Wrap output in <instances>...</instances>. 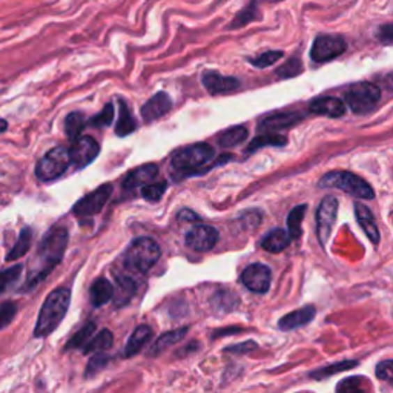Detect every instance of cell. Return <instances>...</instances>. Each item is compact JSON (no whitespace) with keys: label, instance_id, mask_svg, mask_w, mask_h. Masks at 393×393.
I'll list each match as a JSON object with an SVG mask.
<instances>
[{"label":"cell","instance_id":"obj_1","mask_svg":"<svg viewBox=\"0 0 393 393\" xmlns=\"http://www.w3.org/2000/svg\"><path fill=\"white\" fill-rule=\"evenodd\" d=\"M66 245L68 229L65 226H54L47 232V236L40 241L39 249H37L31 266H29L26 286L24 289H31L51 274V270L62 261Z\"/></svg>","mask_w":393,"mask_h":393},{"label":"cell","instance_id":"obj_2","mask_svg":"<svg viewBox=\"0 0 393 393\" xmlns=\"http://www.w3.org/2000/svg\"><path fill=\"white\" fill-rule=\"evenodd\" d=\"M71 303V292L66 287H57L52 291L45 303L42 305L39 318H37L34 328L36 338H45L54 332L59 324L62 323Z\"/></svg>","mask_w":393,"mask_h":393},{"label":"cell","instance_id":"obj_3","mask_svg":"<svg viewBox=\"0 0 393 393\" xmlns=\"http://www.w3.org/2000/svg\"><path fill=\"white\" fill-rule=\"evenodd\" d=\"M160 259V247L153 238H135L123 254V263L130 270L148 272Z\"/></svg>","mask_w":393,"mask_h":393},{"label":"cell","instance_id":"obj_4","mask_svg":"<svg viewBox=\"0 0 393 393\" xmlns=\"http://www.w3.org/2000/svg\"><path fill=\"white\" fill-rule=\"evenodd\" d=\"M320 187H334L339 189L346 194H350L357 199L362 200H372L375 196V191L372 189L366 180L355 176L352 172L344 171H334L329 172L326 176H323L318 181Z\"/></svg>","mask_w":393,"mask_h":393},{"label":"cell","instance_id":"obj_5","mask_svg":"<svg viewBox=\"0 0 393 393\" xmlns=\"http://www.w3.org/2000/svg\"><path fill=\"white\" fill-rule=\"evenodd\" d=\"M381 98V89L370 82L355 83L344 93L346 105L355 114H366L372 111Z\"/></svg>","mask_w":393,"mask_h":393},{"label":"cell","instance_id":"obj_6","mask_svg":"<svg viewBox=\"0 0 393 393\" xmlns=\"http://www.w3.org/2000/svg\"><path fill=\"white\" fill-rule=\"evenodd\" d=\"M214 154V148L208 143H196L177 151L172 155L171 164L177 171H195L213 162Z\"/></svg>","mask_w":393,"mask_h":393},{"label":"cell","instance_id":"obj_7","mask_svg":"<svg viewBox=\"0 0 393 393\" xmlns=\"http://www.w3.org/2000/svg\"><path fill=\"white\" fill-rule=\"evenodd\" d=\"M72 164L70 149L57 146L45 154L36 166V176L40 181H52L59 178Z\"/></svg>","mask_w":393,"mask_h":393},{"label":"cell","instance_id":"obj_8","mask_svg":"<svg viewBox=\"0 0 393 393\" xmlns=\"http://www.w3.org/2000/svg\"><path fill=\"white\" fill-rule=\"evenodd\" d=\"M346 49L347 43L341 36L321 34L312 45L311 59L316 63H326L341 56Z\"/></svg>","mask_w":393,"mask_h":393},{"label":"cell","instance_id":"obj_9","mask_svg":"<svg viewBox=\"0 0 393 393\" xmlns=\"http://www.w3.org/2000/svg\"><path fill=\"white\" fill-rule=\"evenodd\" d=\"M338 214V200L335 196H326L316 210V236L321 246H326L329 237L334 229V224Z\"/></svg>","mask_w":393,"mask_h":393},{"label":"cell","instance_id":"obj_10","mask_svg":"<svg viewBox=\"0 0 393 393\" xmlns=\"http://www.w3.org/2000/svg\"><path fill=\"white\" fill-rule=\"evenodd\" d=\"M111 192H112L111 185L108 183L102 185L100 187L95 189V191L85 195L83 199L75 203L72 208V214L77 217H93L98 214L103 209V206L107 205Z\"/></svg>","mask_w":393,"mask_h":393},{"label":"cell","instance_id":"obj_11","mask_svg":"<svg viewBox=\"0 0 393 393\" xmlns=\"http://www.w3.org/2000/svg\"><path fill=\"white\" fill-rule=\"evenodd\" d=\"M98 153H100L98 143L93 137H89V135H82V137L72 141V146L70 149L72 166L77 171L86 168L88 164L94 162Z\"/></svg>","mask_w":393,"mask_h":393},{"label":"cell","instance_id":"obj_12","mask_svg":"<svg viewBox=\"0 0 393 393\" xmlns=\"http://www.w3.org/2000/svg\"><path fill=\"white\" fill-rule=\"evenodd\" d=\"M272 272L263 263H254L243 270L241 274V283H243L249 291L255 293H266L270 287Z\"/></svg>","mask_w":393,"mask_h":393},{"label":"cell","instance_id":"obj_13","mask_svg":"<svg viewBox=\"0 0 393 393\" xmlns=\"http://www.w3.org/2000/svg\"><path fill=\"white\" fill-rule=\"evenodd\" d=\"M186 245L196 252H208L218 241V231L213 226L195 224L186 233Z\"/></svg>","mask_w":393,"mask_h":393},{"label":"cell","instance_id":"obj_14","mask_svg":"<svg viewBox=\"0 0 393 393\" xmlns=\"http://www.w3.org/2000/svg\"><path fill=\"white\" fill-rule=\"evenodd\" d=\"M171 108H172L171 97L162 91V93H157L155 95L151 97L145 105H143L141 117L148 123L154 122V120L168 114Z\"/></svg>","mask_w":393,"mask_h":393},{"label":"cell","instance_id":"obj_15","mask_svg":"<svg viewBox=\"0 0 393 393\" xmlns=\"http://www.w3.org/2000/svg\"><path fill=\"white\" fill-rule=\"evenodd\" d=\"M201 82L210 94H224L240 88V80L236 77H226L217 71H205L201 75Z\"/></svg>","mask_w":393,"mask_h":393},{"label":"cell","instance_id":"obj_16","mask_svg":"<svg viewBox=\"0 0 393 393\" xmlns=\"http://www.w3.org/2000/svg\"><path fill=\"white\" fill-rule=\"evenodd\" d=\"M305 114H298V112H278V114H272L266 118L261 120L259 126L260 132H275L286 130L297 125L300 120H303Z\"/></svg>","mask_w":393,"mask_h":393},{"label":"cell","instance_id":"obj_17","mask_svg":"<svg viewBox=\"0 0 393 393\" xmlns=\"http://www.w3.org/2000/svg\"><path fill=\"white\" fill-rule=\"evenodd\" d=\"M311 112L326 117H341L346 112V103L337 97H321L311 103Z\"/></svg>","mask_w":393,"mask_h":393},{"label":"cell","instance_id":"obj_18","mask_svg":"<svg viewBox=\"0 0 393 393\" xmlns=\"http://www.w3.org/2000/svg\"><path fill=\"white\" fill-rule=\"evenodd\" d=\"M316 311L314 306H306L303 309H300V311H295L284 315L282 320L278 323V328L279 330L283 332H289L293 329H298L301 326H306V324L311 323L314 320Z\"/></svg>","mask_w":393,"mask_h":393},{"label":"cell","instance_id":"obj_19","mask_svg":"<svg viewBox=\"0 0 393 393\" xmlns=\"http://www.w3.org/2000/svg\"><path fill=\"white\" fill-rule=\"evenodd\" d=\"M157 166L155 164H141L139 168L132 169L123 180V187L135 189L139 186H146L149 181L157 177Z\"/></svg>","mask_w":393,"mask_h":393},{"label":"cell","instance_id":"obj_20","mask_svg":"<svg viewBox=\"0 0 393 393\" xmlns=\"http://www.w3.org/2000/svg\"><path fill=\"white\" fill-rule=\"evenodd\" d=\"M89 298L94 307H102L114 298V284L105 277L97 278L89 289Z\"/></svg>","mask_w":393,"mask_h":393},{"label":"cell","instance_id":"obj_21","mask_svg":"<svg viewBox=\"0 0 393 393\" xmlns=\"http://www.w3.org/2000/svg\"><path fill=\"white\" fill-rule=\"evenodd\" d=\"M355 214H357V220L362 231L366 232L367 238L372 241L373 245L380 243V231H378L375 217L370 213V209L364 205H361V203H355Z\"/></svg>","mask_w":393,"mask_h":393},{"label":"cell","instance_id":"obj_22","mask_svg":"<svg viewBox=\"0 0 393 393\" xmlns=\"http://www.w3.org/2000/svg\"><path fill=\"white\" fill-rule=\"evenodd\" d=\"M135 291H137V286H135V282L132 278L125 275L117 277L114 284V298H112V305L116 307L126 306L134 298Z\"/></svg>","mask_w":393,"mask_h":393},{"label":"cell","instance_id":"obj_23","mask_svg":"<svg viewBox=\"0 0 393 393\" xmlns=\"http://www.w3.org/2000/svg\"><path fill=\"white\" fill-rule=\"evenodd\" d=\"M292 241V237L289 232H286L282 228L272 229L270 232H268L264 238L261 240V247L264 251L272 252V254H278L283 252L284 249L289 246V243Z\"/></svg>","mask_w":393,"mask_h":393},{"label":"cell","instance_id":"obj_24","mask_svg":"<svg viewBox=\"0 0 393 393\" xmlns=\"http://www.w3.org/2000/svg\"><path fill=\"white\" fill-rule=\"evenodd\" d=\"M153 338V329L148 324H140V326L132 332V335L128 339V344L125 347V357L131 358L135 353H139L145 344L149 343V339Z\"/></svg>","mask_w":393,"mask_h":393},{"label":"cell","instance_id":"obj_25","mask_svg":"<svg viewBox=\"0 0 393 393\" xmlns=\"http://www.w3.org/2000/svg\"><path fill=\"white\" fill-rule=\"evenodd\" d=\"M114 344V335L109 329H102L95 337H93L83 347V353H97V352H105L108 350Z\"/></svg>","mask_w":393,"mask_h":393},{"label":"cell","instance_id":"obj_26","mask_svg":"<svg viewBox=\"0 0 393 393\" xmlns=\"http://www.w3.org/2000/svg\"><path fill=\"white\" fill-rule=\"evenodd\" d=\"M118 107H120V117L116 125V134L120 135V137H126V135H130L131 132L137 130V122H135V118L132 117L126 102L122 100V98L118 100Z\"/></svg>","mask_w":393,"mask_h":393},{"label":"cell","instance_id":"obj_27","mask_svg":"<svg viewBox=\"0 0 393 393\" xmlns=\"http://www.w3.org/2000/svg\"><path fill=\"white\" fill-rule=\"evenodd\" d=\"M186 334H187V328H181V329H177V330L166 332V334H163L160 338L157 339L149 353L154 357V355L164 352L166 349H169L172 344H176V343L180 341V339H183L186 337Z\"/></svg>","mask_w":393,"mask_h":393},{"label":"cell","instance_id":"obj_28","mask_svg":"<svg viewBox=\"0 0 393 393\" xmlns=\"http://www.w3.org/2000/svg\"><path fill=\"white\" fill-rule=\"evenodd\" d=\"M256 19H259V2H256V0H251L249 5H246L245 8L241 10L236 17H233V20L229 25V29L243 28Z\"/></svg>","mask_w":393,"mask_h":393},{"label":"cell","instance_id":"obj_29","mask_svg":"<svg viewBox=\"0 0 393 393\" xmlns=\"http://www.w3.org/2000/svg\"><path fill=\"white\" fill-rule=\"evenodd\" d=\"M31 241H33V231L29 228L22 229L19 240L16 246H13L11 251L6 254V261H13V260H17L20 256H24L28 251H29V246H31Z\"/></svg>","mask_w":393,"mask_h":393},{"label":"cell","instance_id":"obj_30","mask_svg":"<svg viewBox=\"0 0 393 393\" xmlns=\"http://www.w3.org/2000/svg\"><path fill=\"white\" fill-rule=\"evenodd\" d=\"M287 143V139L284 135H279V134H274V132H266V134H261V135H256V137L249 143V148H247V153H254V151L264 148V146H284Z\"/></svg>","mask_w":393,"mask_h":393},{"label":"cell","instance_id":"obj_31","mask_svg":"<svg viewBox=\"0 0 393 393\" xmlns=\"http://www.w3.org/2000/svg\"><path fill=\"white\" fill-rule=\"evenodd\" d=\"M85 125L86 122L83 114H80V112H71V114L65 118V134L68 140L75 141L79 137H82L80 134Z\"/></svg>","mask_w":393,"mask_h":393},{"label":"cell","instance_id":"obj_32","mask_svg":"<svg viewBox=\"0 0 393 393\" xmlns=\"http://www.w3.org/2000/svg\"><path fill=\"white\" fill-rule=\"evenodd\" d=\"M246 137H247V130L245 126H233L220 134L218 143H220V146L223 148H232L240 145L241 141H245Z\"/></svg>","mask_w":393,"mask_h":393},{"label":"cell","instance_id":"obj_33","mask_svg":"<svg viewBox=\"0 0 393 393\" xmlns=\"http://www.w3.org/2000/svg\"><path fill=\"white\" fill-rule=\"evenodd\" d=\"M95 332V324L94 323H88L83 326L77 334L74 337H71L70 341L66 343L65 346V350H71V349H83V347L86 346V343L89 341L91 338H93Z\"/></svg>","mask_w":393,"mask_h":393},{"label":"cell","instance_id":"obj_34","mask_svg":"<svg viewBox=\"0 0 393 393\" xmlns=\"http://www.w3.org/2000/svg\"><path fill=\"white\" fill-rule=\"evenodd\" d=\"M306 205H300L291 210L289 217H287V228H289V233L292 240L301 237V223H303L305 213H306Z\"/></svg>","mask_w":393,"mask_h":393},{"label":"cell","instance_id":"obj_35","mask_svg":"<svg viewBox=\"0 0 393 393\" xmlns=\"http://www.w3.org/2000/svg\"><path fill=\"white\" fill-rule=\"evenodd\" d=\"M357 364H358L357 361L337 362V364H332V366H328V367L318 369V370H316V372L311 373V378H315V380H324V378H328L330 375H335L338 372H344V370H349V369L355 367Z\"/></svg>","mask_w":393,"mask_h":393},{"label":"cell","instance_id":"obj_36","mask_svg":"<svg viewBox=\"0 0 393 393\" xmlns=\"http://www.w3.org/2000/svg\"><path fill=\"white\" fill-rule=\"evenodd\" d=\"M284 52L283 51H266L263 52V54L256 56V57H251L247 59V62L254 65L255 68H260V70H264V68H268L270 65L277 63L279 59H283Z\"/></svg>","mask_w":393,"mask_h":393},{"label":"cell","instance_id":"obj_37","mask_svg":"<svg viewBox=\"0 0 393 393\" xmlns=\"http://www.w3.org/2000/svg\"><path fill=\"white\" fill-rule=\"evenodd\" d=\"M301 71H303V63H301V60L298 57H292L287 60L283 66H279L275 74L279 79H291L295 77V75L301 74Z\"/></svg>","mask_w":393,"mask_h":393},{"label":"cell","instance_id":"obj_38","mask_svg":"<svg viewBox=\"0 0 393 393\" xmlns=\"http://www.w3.org/2000/svg\"><path fill=\"white\" fill-rule=\"evenodd\" d=\"M166 189H168V183H166V181H160V183H154V185H146L141 189V195L149 201H158L166 192Z\"/></svg>","mask_w":393,"mask_h":393},{"label":"cell","instance_id":"obj_39","mask_svg":"<svg viewBox=\"0 0 393 393\" xmlns=\"http://www.w3.org/2000/svg\"><path fill=\"white\" fill-rule=\"evenodd\" d=\"M112 118H114V107H112V103H108L100 114L89 120V123L94 128H105L112 123Z\"/></svg>","mask_w":393,"mask_h":393},{"label":"cell","instance_id":"obj_40","mask_svg":"<svg viewBox=\"0 0 393 393\" xmlns=\"http://www.w3.org/2000/svg\"><path fill=\"white\" fill-rule=\"evenodd\" d=\"M108 361H109V358L107 357V355H103L102 352H97L94 357H91V360L88 362L85 376L93 378L98 372V370H102L105 366L108 364Z\"/></svg>","mask_w":393,"mask_h":393},{"label":"cell","instance_id":"obj_41","mask_svg":"<svg viewBox=\"0 0 393 393\" xmlns=\"http://www.w3.org/2000/svg\"><path fill=\"white\" fill-rule=\"evenodd\" d=\"M22 269H24L22 264H16V266H13L10 269H5L2 272V286H0V292H5L10 286H13L14 283L17 282L20 274H22Z\"/></svg>","mask_w":393,"mask_h":393},{"label":"cell","instance_id":"obj_42","mask_svg":"<svg viewBox=\"0 0 393 393\" xmlns=\"http://www.w3.org/2000/svg\"><path fill=\"white\" fill-rule=\"evenodd\" d=\"M366 383L364 378L361 376H352V378H346L341 383L337 385V392H347V393H352V392H362V384Z\"/></svg>","mask_w":393,"mask_h":393},{"label":"cell","instance_id":"obj_43","mask_svg":"<svg viewBox=\"0 0 393 393\" xmlns=\"http://www.w3.org/2000/svg\"><path fill=\"white\" fill-rule=\"evenodd\" d=\"M375 372L381 381L390 384L393 387V360H385L378 362Z\"/></svg>","mask_w":393,"mask_h":393},{"label":"cell","instance_id":"obj_44","mask_svg":"<svg viewBox=\"0 0 393 393\" xmlns=\"http://www.w3.org/2000/svg\"><path fill=\"white\" fill-rule=\"evenodd\" d=\"M17 311V306L16 303H13V301H5L2 305V312H0V320H2V329L8 328V324L11 323V320L14 318V315H16Z\"/></svg>","mask_w":393,"mask_h":393},{"label":"cell","instance_id":"obj_45","mask_svg":"<svg viewBox=\"0 0 393 393\" xmlns=\"http://www.w3.org/2000/svg\"><path fill=\"white\" fill-rule=\"evenodd\" d=\"M255 349H256V344L254 341H246V343H238V344H233L231 347H226L224 352L245 355V353H249V352H252Z\"/></svg>","mask_w":393,"mask_h":393},{"label":"cell","instance_id":"obj_46","mask_svg":"<svg viewBox=\"0 0 393 393\" xmlns=\"http://www.w3.org/2000/svg\"><path fill=\"white\" fill-rule=\"evenodd\" d=\"M378 40L384 45H393V24L383 25L376 34Z\"/></svg>","mask_w":393,"mask_h":393},{"label":"cell","instance_id":"obj_47","mask_svg":"<svg viewBox=\"0 0 393 393\" xmlns=\"http://www.w3.org/2000/svg\"><path fill=\"white\" fill-rule=\"evenodd\" d=\"M178 222H185V223H195V222H200V217L196 215L194 210L191 209H181L178 215Z\"/></svg>","mask_w":393,"mask_h":393},{"label":"cell","instance_id":"obj_48","mask_svg":"<svg viewBox=\"0 0 393 393\" xmlns=\"http://www.w3.org/2000/svg\"><path fill=\"white\" fill-rule=\"evenodd\" d=\"M240 328H228V329H222L217 330V334H214V338L217 337H226V335H232V334H240Z\"/></svg>","mask_w":393,"mask_h":393},{"label":"cell","instance_id":"obj_49","mask_svg":"<svg viewBox=\"0 0 393 393\" xmlns=\"http://www.w3.org/2000/svg\"><path fill=\"white\" fill-rule=\"evenodd\" d=\"M385 83H387L389 85V88H392L393 89V74H390L387 79H385Z\"/></svg>","mask_w":393,"mask_h":393},{"label":"cell","instance_id":"obj_50","mask_svg":"<svg viewBox=\"0 0 393 393\" xmlns=\"http://www.w3.org/2000/svg\"><path fill=\"white\" fill-rule=\"evenodd\" d=\"M6 131V120H2V132Z\"/></svg>","mask_w":393,"mask_h":393}]
</instances>
